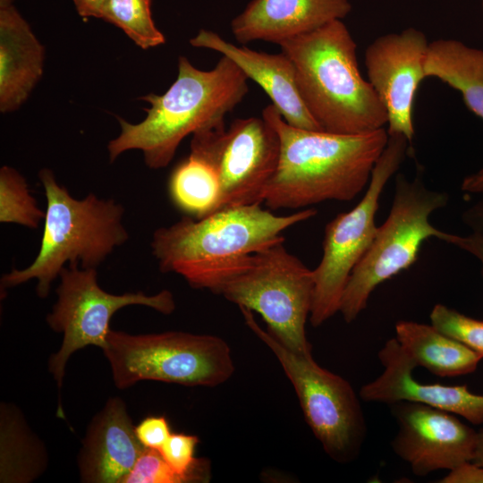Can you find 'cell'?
<instances>
[{
    "label": "cell",
    "instance_id": "obj_1",
    "mask_svg": "<svg viewBox=\"0 0 483 483\" xmlns=\"http://www.w3.org/2000/svg\"><path fill=\"white\" fill-rule=\"evenodd\" d=\"M262 116L280 138L278 165L263 199L270 210L352 200L368 186L389 138L386 128L354 135L296 128L272 104Z\"/></svg>",
    "mask_w": 483,
    "mask_h": 483
},
{
    "label": "cell",
    "instance_id": "obj_2",
    "mask_svg": "<svg viewBox=\"0 0 483 483\" xmlns=\"http://www.w3.org/2000/svg\"><path fill=\"white\" fill-rule=\"evenodd\" d=\"M316 214L308 208L278 216L252 204L219 209L199 219L183 216L154 232L151 250L162 273H175L190 286L217 294L250 255L284 242V231Z\"/></svg>",
    "mask_w": 483,
    "mask_h": 483
},
{
    "label": "cell",
    "instance_id": "obj_3",
    "mask_svg": "<svg viewBox=\"0 0 483 483\" xmlns=\"http://www.w3.org/2000/svg\"><path fill=\"white\" fill-rule=\"evenodd\" d=\"M248 78L227 56L208 71L196 68L185 56L178 59V74L162 95L140 99L149 104L138 123L118 117L120 134L107 145L110 163L123 152L140 150L146 165L166 167L180 143L197 131L223 122L249 92Z\"/></svg>",
    "mask_w": 483,
    "mask_h": 483
},
{
    "label": "cell",
    "instance_id": "obj_4",
    "mask_svg": "<svg viewBox=\"0 0 483 483\" xmlns=\"http://www.w3.org/2000/svg\"><path fill=\"white\" fill-rule=\"evenodd\" d=\"M277 45L292 61L301 97L323 131L362 134L387 124V113L360 71L357 45L342 20Z\"/></svg>",
    "mask_w": 483,
    "mask_h": 483
},
{
    "label": "cell",
    "instance_id": "obj_5",
    "mask_svg": "<svg viewBox=\"0 0 483 483\" xmlns=\"http://www.w3.org/2000/svg\"><path fill=\"white\" fill-rule=\"evenodd\" d=\"M38 179L47 199L38 253L27 267L4 274L0 284L2 291L35 279L37 294L44 299L65 266L97 268L129 233L123 224L124 208L114 199L94 193L75 199L49 168L39 170Z\"/></svg>",
    "mask_w": 483,
    "mask_h": 483
},
{
    "label": "cell",
    "instance_id": "obj_6",
    "mask_svg": "<svg viewBox=\"0 0 483 483\" xmlns=\"http://www.w3.org/2000/svg\"><path fill=\"white\" fill-rule=\"evenodd\" d=\"M448 200L446 192L426 186L422 169L411 180L402 174L396 175L389 214L377 227L370 247L343 291L339 312L346 323L354 321L366 309L378 285L416 262L428 239L440 240L444 231L436 228L429 217L445 208Z\"/></svg>",
    "mask_w": 483,
    "mask_h": 483
},
{
    "label": "cell",
    "instance_id": "obj_7",
    "mask_svg": "<svg viewBox=\"0 0 483 483\" xmlns=\"http://www.w3.org/2000/svg\"><path fill=\"white\" fill-rule=\"evenodd\" d=\"M102 351L119 389L143 380L214 387L234 373L228 343L211 335H131L111 329Z\"/></svg>",
    "mask_w": 483,
    "mask_h": 483
},
{
    "label": "cell",
    "instance_id": "obj_8",
    "mask_svg": "<svg viewBox=\"0 0 483 483\" xmlns=\"http://www.w3.org/2000/svg\"><path fill=\"white\" fill-rule=\"evenodd\" d=\"M284 242L250 255L217 294L258 313L267 331L292 352L312 355L306 323L313 301V269L290 253Z\"/></svg>",
    "mask_w": 483,
    "mask_h": 483
},
{
    "label": "cell",
    "instance_id": "obj_9",
    "mask_svg": "<svg viewBox=\"0 0 483 483\" xmlns=\"http://www.w3.org/2000/svg\"><path fill=\"white\" fill-rule=\"evenodd\" d=\"M247 326L271 350L293 386L307 424L326 453L339 463L354 461L367 427L359 398L341 376L319 366L312 355L297 354L255 321L251 310L240 308Z\"/></svg>",
    "mask_w": 483,
    "mask_h": 483
},
{
    "label": "cell",
    "instance_id": "obj_10",
    "mask_svg": "<svg viewBox=\"0 0 483 483\" xmlns=\"http://www.w3.org/2000/svg\"><path fill=\"white\" fill-rule=\"evenodd\" d=\"M411 148V143L404 136L389 135L364 196L354 208L338 214L326 225L323 255L313 269L314 293L309 315L313 326H321L339 312L350 275L375 238L378 227L376 214L381 194Z\"/></svg>",
    "mask_w": 483,
    "mask_h": 483
},
{
    "label": "cell",
    "instance_id": "obj_11",
    "mask_svg": "<svg viewBox=\"0 0 483 483\" xmlns=\"http://www.w3.org/2000/svg\"><path fill=\"white\" fill-rule=\"evenodd\" d=\"M59 278L57 301L46 318L52 330L63 334L61 347L48 360V370L59 388L72 353L88 345L105 348L111 330L109 324L117 310L141 305L170 315L176 308L174 295L168 290L153 295L143 292L109 293L100 287L97 268L71 264L61 270Z\"/></svg>",
    "mask_w": 483,
    "mask_h": 483
},
{
    "label": "cell",
    "instance_id": "obj_12",
    "mask_svg": "<svg viewBox=\"0 0 483 483\" xmlns=\"http://www.w3.org/2000/svg\"><path fill=\"white\" fill-rule=\"evenodd\" d=\"M190 152L208 161L217 174V210L262 204L278 165L280 138L263 116L237 118L227 129L223 121L194 132Z\"/></svg>",
    "mask_w": 483,
    "mask_h": 483
},
{
    "label": "cell",
    "instance_id": "obj_13",
    "mask_svg": "<svg viewBox=\"0 0 483 483\" xmlns=\"http://www.w3.org/2000/svg\"><path fill=\"white\" fill-rule=\"evenodd\" d=\"M429 42L415 28L387 33L366 48L364 61L368 80L387 113V132L414 137L413 106L417 89L427 78L425 58Z\"/></svg>",
    "mask_w": 483,
    "mask_h": 483
},
{
    "label": "cell",
    "instance_id": "obj_14",
    "mask_svg": "<svg viewBox=\"0 0 483 483\" xmlns=\"http://www.w3.org/2000/svg\"><path fill=\"white\" fill-rule=\"evenodd\" d=\"M398 430L391 445L414 475L450 470L473 461L477 431L457 415L431 406L398 402L390 404Z\"/></svg>",
    "mask_w": 483,
    "mask_h": 483
},
{
    "label": "cell",
    "instance_id": "obj_15",
    "mask_svg": "<svg viewBox=\"0 0 483 483\" xmlns=\"http://www.w3.org/2000/svg\"><path fill=\"white\" fill-rule=\"evenodd\" d=\"M378 359L383 371L361 386L360 397L363 401L389 405L416 402L461 416L474 425L483 424V394L470 392L465 385L419 383L412 376L416 364L395 337L385 343Z\"/></svg>",
    "mask_w": 483,
    "mask_h": 483
},
{
    "label": "cell",
    "instance_id": "obj_16",
    "mask_svg": "<svg viewBox=\"0 0 483 483\" xmlns=\"http://www.w3.org/2000/svg\"><path fill=\"white\" fill-rule=\"evenodd\" d=\"M192 47L218 52L230 58L258 83L284 121L296 128L323 131L305 106L298 90L292 61L283 52L270 54L237 47L212 30H200L190 39Z\"/></svg>",
    "mask_w": 483,
    "mask_h": 483
},
{
    "label": "cell",
    "instance_id": "obj_17",
    "mask_svg": "<svg viewBox=\"0 0 483 483\" xmlns=\"http://www.w3.org/2000/svg\"><path fill=\"white\" fill-rule=\"evenodd\" d=\"M120 397L110 398L91 420L78 464L80 480L121 483L145 449Z\"/></svg>",
    "mask_w": 483,
    "mask_h": 483
},
{
    "label": "cell",
    "instance_id": "obj_18",
    "mask_svg": "<svg viewBox=\"0 0 483 483\" xmlns=\"http://www.w3.org/2000/svg\"><path fill=\"white\" fill-rule=\"evenodd\" d=\"M352 10L349 0H252L231 22L242 44L282 40L343 20Z\"/></svg>",
    "mask_w": 483,
    "mask_h": 483
},
{
    "label": "cell",
    "instance_id": "obj_19",
    "mask_svg": "<svg viewBox=\"0 0 483 483\" xmlns=\"http://www.w3.org/2000/svg\"><path fill=\"white\" fill-rule=\"evenodd\" d=\"M45 48L14 5L0 8V111L28 99L43 74Z\"/></svg>",
    "mask_w": 483,
    "mask_h": 483
},
{
    "label": "cell",
    "instance_id": "obj_20",
    "mask_svg": "<svg viewBox=\"0 0 483 483\" xmlns=\"http://www.w3.org/2000/svg\"><path fill=\"white\" fill-rule=\"evenodd\" d=\"M395 339L417 367L451 377L474 372L482 358L433 325L411 320L395 324Z\"/></svg>",
    "mask_w": 483,
    "mask_h": 483
},
{
    "label": "cell",
    "instance_id": "obj_21",
    "mask_svg": "<svg viewBox=\"0 0 483 483\" xmlns=\"http://www.w3.org/2000/svg\"><path fill=\"white\" fill-rule=\"evenodd\" d=\"M426 76L458 90L467 107L483 120V50L453 38L429 42Z\"/></svg>",
    "mask_w": 483,
    "mask_h": 483
},
{
    "label": "cell",
    "instance_id": "obj_22",
    "mask_svg": "<svg viewBox=\"0 0 483 483\" xmlns=\"http://www.w3.org/2000/svg\"><path fill=\"white\" fill-rule=\"evenodd\" d=\"M167 192L179 211L199 219L217 210L220 183L214 167L199 155L190 152L171 172Z\"/></svg>",
    "mask_w": 483,
    "mask_h": 483
},
{
    "label": "cell",
    "instance_id": "obj_23",
    "mask_svg": "<svg viewBox=\"0 0 483 483\" xmlns=\"http://www.w3.org/2000/svg\"><path fill=\"white\" fill-rule=\"evenodd\" d=\"M1 437L14 444L1 445V482H29L45 468L38 440L21 421V416L4 404L1 408Z\"/></svg>",
    "mask_w": 483,
    "mask_h": 483
},
{
    "label": "cell",
    "instance_id": "obj_24",
    "mask_svg": "<svg viewBox=\"0 0 483 483\" xmlns=\"http://www.w3.org/2000/svg\"><path fill=\"white\" fill-rule=\"evenodd\" d=\"M150 4L151 0H106L100 19L121 29L140 48L149 49L165 42L153 21Z\"/></svg>",
    "mask_w": 483,
    "mask_h": 483
},
{
    "label": "cell",
    "instance_id": "obj_25",
    "mask_svg": "<svg viewBox=\"0 0 483 483\" xmlns=\"http://www.w3.org/2000/svg\"><path fill=\"white\" fill-rule=\"evenodd\" d=\"M46 212L30 194L24 176L13 167L0 169V222L37 229Z\"/></svg>",
    "mask_w": 483,
    "mask_h": 483
},
{
    "label": "cell",
    "instance_id": "obj_26",
    "mask_svg": "<svg viewBox=\"0 0 483 483\" xmlns=\"http://www.w3.org/2000/svg\"><path fill=\"white\" fill-rule=\"evenodd\" d=\"M199 439L197 436L172 433L160 453L172 469L186 482H205L210 478L209 461L195 458Z\"/></svg>",
    "mask_w": 483,
    "mask_h": 483
},
{
    "label": "cell",
    "instance_id": "obj_27",
    "mask_svg": "<svg viewBox=\"0 0 483 483\" xmlns=\"http://www.w3.org/2000/svg\"><path fill=\"white\" fill-rule=\"evenodd\" d=\"M430 324L459 341L483 359V320L468 317L444 304H436Z\"/></svg>",
    "mask_w": 483,
    "mask_h": 483
},
{
    "label": "cell",
    "instance_id": "obj_28",
    "mask_svg": "<svg viewBox=\"0 0 483 483\" xmlns=\"http://www.w3.org/2000/svg\"><path fill=\"white\" fill-rule=\"evenodd\" d=\"M121 483H185L157 450L145 448Z\"/></svg>",
    "mask_w": 483,
    "mask_h": 483
},
{
    "label": "cell",
    "instance_id": "obj_29",
    "mask_svg": "<svg viewBox=\"0 0 483 483\" xmlns=\"http://www.w3.org/2000/svg\"><path fill=\"white\" fill-rule=\"evenodd\" d=\"M135 433L146 448L160 452L169 438L171 428L165 416H148L142 419L136 427Z\"/></svg>",
    "mask_w": 483,
    "mask_h": 483
},
{
    "label": "cell",
    "instance_id": "obj_30",
    "mask_svg": "<svg viewBox=\"0 0 483 483\" xmlns=\"http://www.w3.org/2000/svg\"><path fill=\"white\" fill-rule=\"evenodd\" d=\"M441 241L453 245L475 257L481 264L483 280V232H471L467 235H460L444 232Z\"/></svg>",
    "mask_w": 483,
    "mask_h": 483
},
{
    "label": "cell",
    "instance_id": "obj_31",
    "mask_svg": "<svg viewBox=\"0 0 483 483\" xmlns=\"http://www.w3.org/2000/svg\"><path fill=\"white\" fill-rule=\"evenodd\" d=\"M440 483H483V467L469 461L449 470Z\"/></svg>",
    "mask_w": 483,
    "mask_h": 483
},
{
    "label": "cell",
    "instance_id": "obj_32",
    "mask_svg": "<svg viewBox=\"0 0 483 483\" xmlns=\"http://www.w3.org/2000/svg\"><path fill=\"white\" fill-rule=\"evenodd\" d=\"M462 222L473 232H483V194L462 213Z\"/></svg>",
    "mask_w": 483,
    "mask_h": 483
},
{
    "label": "cell",
    "instance_id": "obj_33",
    "mask_svg": "<svg viewBox=\"0 0 483 483\" xmlns=\"http://www.w3.org/2000/svg\"><path fill=\"white\" fill-rule=\"evenodd\" d=\"M106 0H72L77 13L83 19H100L101 10Z\"/></svg>",
    "mask_w": 483,
    "mask_h": 483
},
{
    "label": "cell",
    "instance_id": "obj_34",
    "mask_svg": "<svg viewBox=\"0 0 483 483\" xmlns=\"http://www.w3.org/2000/svg\"><path fill=\"white\" fill-rule=\"evenodd\" d=\"M462 191L470 194H483V167L466 176L461 185Z\"/></svg>",
    "mask_w": 483,
    "mask_h": 483
},
{
    "label": "cell",
    "instance_id": "obj_35",
    "mask_svg": "<svg viewBox=\"0 0 483 483\" xmlns=\"http://www.w3.org/2000/svg\"><path fill=\"white\" fill-rule=\"evenodd\" d=\"M473 461L483 467V428L477 431V443Z\"/></svg>",
    "mask_w": 483,
    "mask_h": 483
},
{
    "label": "cell",
    "instance_id": "obj_36",
    "mask_svg": "<svg viewBox=\"0 0 483 483\" xmlns=\"http://www.w3.org/2000/svg\"><path fill=\"white\" fill-rule=\"evenodd\" d=\"M15 0H0V8L13 5Z\"/></svg>",
    "mask_w": 483,
    "mask_h": 483
},
{
    "label": "cell",
    "instance_id": "obj_37",
    "mask_svg": "<svg viewBox=\"0 0 483 483\" xmlns=\"http://www.w3.org/2000/svg\"><path fill=\"white\" fill-rule=\"evenodd\" d=\"M481 5H482V10H483V0H481Z\"/></svg>",
    "mask_w": 483,
    "mask_h": 483
}]
</instances>
